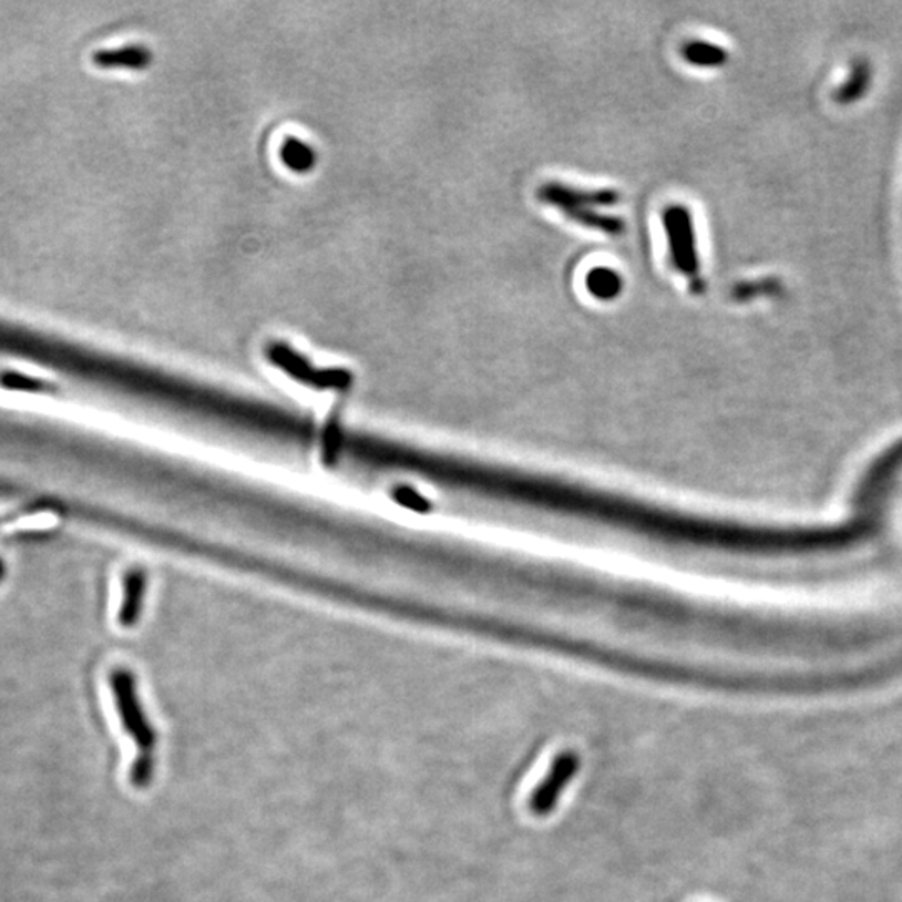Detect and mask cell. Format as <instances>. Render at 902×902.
<instances>
[{"label": "cell", "mask_w": 902, "mask_h": 902, "mask_svg": "<svg viewBox=\"0 0 902 902\" xmlns=\"http://www.w3.org/2000/svg\"><path fill=\"white\" fill-rule=\"evenodd\" d=\"M112 694L116 697L121 722L127 736L137 747V756L130 770L131 783L136 789H146L156 772V730L151 726L137 699L134 677L127 670H116L109 675Z\"/></svg>", "instance_id": "obj_1"}, {"label": "cell", "mask_w": 902, "mask_h": 902, "mask_svg": "<svg viewBox=\"0 0 902 902\" xmlns=\"http://www.w3.org/2000/svg\"><path fill=\"white\" fill-rule=\"evenodd\" d=\"M539 199L543 204L562 211L568 219L581 224L584 228L604 233L608 236H621L625 232V223L621 217L598 213L597 207L614 206L621 199L615 189H581L571 184L545 183L540 186Z\"/></svg>", "instance_id": "obj_2"}, {"label": "cell", "mask_w": 902, "mask_h": 902, "mask_svg": "<svg viewBox=\"0 0 902 902\" xmlns=\"http://www.w3.org/2000/svg\"><path fill=\"white\" fill-rule=\"evenodd\" d=\"M664 224L668 248H670L672 265L680 275L689 279L693 293L703 295L706 285H704V278L700 275L693 214L687 207L670 206L665 209Z\"/></svg>", "instance_id": "obj_3"}, {"label": "cell", "mask_w": 902, "mask_h": 902, "mask_svg": "<svg viewBox=\"0 0 902 902\" xmlns=\"http://www.w3.org/2000/svg\"><path fill=\"white\" fill-rule=\"evenodd\" d=\"M581 770V757L575 750H563L550 763L545 777L536 783L535 791L530 796V811L536 818H546L555 811L560 799L574 782Z\"/></svg>", "instance_id": "obj_4"}, {"label": "cell", "mask_w": 902, "mask_h": 902, "mask_svg": "<svg viewBox=\"0 0 902 902\" xmlns=\"http://www.w3.org/2000/svg\"><path fill=\"white\" fill-rule=\"evenodd\" d=\"M268 358L289 377L316 388H348L353 380L345 370H312L305 358L299 357L285 344L269 345Z\"/></svg>", "instance_id": "obj_5"}, {"label": "cell", "mask_w": 902, "mask_h": 902, "mask_svg": "<svg viewBox=\"0 0 902 902\" xmlns=\"http://www.w3.org/2000/svg\"><path fill=\"white\" fill-rule=\"evenodd\" d=\"M92 61L102 69H134L141 71L153 62V54L144 45H130V48L114 49V51L95 52Z\"/></svg>", "instance_id": "obj_6"}, {"label": "cell", "mask_w": 902, "mask_h": 902, "mask_svg": "<svg viewBox=\"0 0 902 902\" xmlns=\"http://www.w3.org/2000/svg\"><path fill=\"white\" fill-rule=\"evenodd\" d=\"M587 288L595 298L604 299V301H608V299H615L618 295H621L622 288H624V283H622L621 276L618 273H615L614 269L611 268H595L588 273L587 276Z\"/></svg>", "instance_id": "obj_7"}, {"label": "cell", "mask_w": 902, "mask_h": 902, "mask_svg": "<svg viewBox=\"0 0 902 902\" xmlns=\"http://www.w3.org/2000/svg\"><path fill=\"white\" fill-rule=\"evenodd\" d=\"M281 160L295 173H308L315 167L316 153L303 141L288 137L281 146Z\"/></svg>", "instance_id": "obj_8"}, {"label": "cell", "mask_w": 902, "mask_h": 902, "mask_svg": "<svg viewBox=\"0 0 902 902\" xmlns=\"http://www.w3.org/2000/svg\"><path fill=\"white\" fill-rule=\"evenodd\" d=\"M684 58L690 64L699 65V68H717V65H722L727 61V54L722 48L703 41L687 44L684 48Z\"/></svg>", "instance_id": "obj_9"}, {"label": "cell", "mask_w": 902, "mask_h": 902, "mask_svg": "<svg viewBox=\"0 0 902 902\" xmlns=\"http://www.w3.org/2000/svg\"><path fill=\"white\" fill-rule=\"evenodd\" d=\"M127 597L124 602L123 612H121V622L124 625L133 624L136 617L137 605H140L141 592H143V574H134L126 585Z\"/></svg>", "instance_id": "obj_10"}]
</instances>
